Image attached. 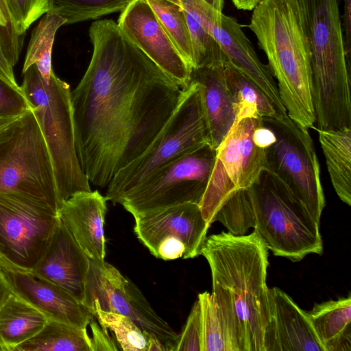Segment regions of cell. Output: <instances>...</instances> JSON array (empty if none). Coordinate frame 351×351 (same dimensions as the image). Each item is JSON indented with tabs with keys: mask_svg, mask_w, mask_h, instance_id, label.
I'll use <instances>...</instances> for the list:
<instances>
[{
	"mask_svg": "<svg viewBox=\"0 0 351 351\" xmlns=\"http://www.w3.org/2000/svg\"><path fill=\"white\" fill-rule=\"evenodd\" d=\"M12 292L0 267V306Z\"/></svg>",
	"mask_w": 351,
	"mask_h": 351,
	"instance_id": "obj_39",
	"label": "cell"
},
{
	"mask_svg": "<svg viewBox=\"0 0 351 351\" xmlns=\"http://www.w3.org/2000/svg\"><path fill=\"white\" fill-rule=\"evenodd\" d=\"M202 323V351H240L232 327L208 291L197 296Z\"/></svg>",
	"mask_w": 351,
	"mask_h": 351,
	"instance_id": "obj_27",
	"label": "cell"
},
{
	"mask_svg": "<svg viewBox=\"0 0 351 351\" xmlns=\"http://www.w3.org/2000/svg\"><path fill=\"white\" fill-rule=\"evenodd\" d=\"M182 58L192 69L194 59L182 0H146Z\"/></svg>",
	"mask_w": 351,
	"mask_h": 351,
	"instance_id": "obj_29",
	"label": "cell"
},
{
	"mask_svg": "<svg viewBox=\"0 0 351 351\" xmlns=\"http://www.w3.org/2000/svg\"><path fill=\"white\" fill-rule=\"evenodd\" d=\"M262 118L235 120L216 149L214 167L199 204L208 225L225 202L236 191L251 187L266 165L265 149L254 142L255 129Z\"/></svg>",
	"mask_w": 351,
	"mask_h": 351,
	"instance_id": "obj_11",
	"label": "cell"
},
{
	"mask_svg": "<svg viewBox=\"0 0 351 351\" xmlns=\"http://www.w3.org/2000/svg\"><path fill=\"white\" fill-rule=\"evenodd\" d=\"M84 304L131 319L143 331L158 337L166 350L174 351L178 334L154 310L140 289L113 265L89 259Z\"/></svg>",
	"mask_w": 351,
	"mask_h": 351,
	"instance_id": "obj_13",
	"label": "cell"
},
{
	"mask_svg": "<svg viewBox=\"0 0 351 351\" xmlns=\"http://www.w3.org/2000/svg\"><path fill=\"white\" fill-rule=\"evenodd\" d=\"M202 351L201 311L198 300L194 302L184 328L178 335L174 351Z\"/></svg>",
	"mask_w": 351,
	"mask_h": 351,
	"instance_id": "obj_33",
	"label": "cell"
},
{
	"mask_svg": "<svg viewBox=\"0 0 351 351\" xmlns=\"http://www.w3.org/2000/svg\"><path fill=\"white\" fill-rule=\"evenodd\" d=\"M14 351H92L86 329L49 319L43 328Z\"/></svg>",
	"mask_w": 351,
	"mask_h": 351,
	"instance_id": "obj_26",
	"label": "cell"
},
{
	"mask_svg": "<svg viewBox=\"0 0 351 351\" xmlns=\"http://www.w3.org/2000/svg\"><path fill=\"white\" fill-rule=\"evenodd\" d=\"M92 310L100 324L114 334L120 349L124 351H147V332L129 317L101 309L97 304Z\"/></svg>",
	"mask_w": 351,
	"mask_h": 351,
	"instance_id": "obj_31",
	"label": "cell"
},
{
	"mask_svg": "<svg viewBox=\"0 0 351 351\" xmlns=\"http://www.w3.org/2000/svg\"><path fill=\"white\" fill-rule=\"evenodd\" d=\"M21 116L0 117V135Z\"/></svg>",
	"mask_w": 351,
	"mask_h": 351,
	"instance_id": "obj_42",
	"label": "cell"
},
{
	"mask_svg": "<svg viewBox=\"0 0 351 351\" xmlns=\"http://www.w3.org/2000/svg\"><path fill=\"white\" fill-rule=\"evenodd\" d=\"M324 351L351 350V295L315 303L306 311Z\"/></svg>",
	"mask_w": 351,
	"mask_h": 351,
	"instance_id": "obj_22",
	"label": "cell"
},
{
	"mask_svg": "<svg viewBox=\"0 0 351 351\" xmlns=\"http://www.w3.org/2000/svg\"><path fill=\"white\" fill-rule=\"evenodd\" d=\"M92 330L90 337L92 351L97 350H119L117 344L112 339L108 329L100 324L95 317L91 319L89 324Z\"/></svg>",
	"mask_w": 351,
	"mask_h": 351,
	"instance_id": "obj_36",
	"label": "cell"
},
{
	"mask_svg": "<svg viewBox=\"0 0 351 351\" xmlns=\"http://www.w3.org/2000/svg\"><path fill=\"white\" fill-rule=\"evenodd\" d=\"M254 143L260 148L266 149L276 141L274 132L267 126L262 123L258 126L253 134Z\"/></svg>",
	"mask_w": 351,
	"mask_h": 351,
	"instance_id": "obj_38",
	"label": "cell"
},
{
	"mask_svg": "<svg viewBox=\"0 0 351 351\" xmlns=\"http://www.w3.org/2000/svg\"><path fill=\"white\" fill-rule=\"evenodd\" d=\"M264 351H324L306 312L278 287L269 288Z\"/></svg>",
	"mask_w": 351,
	"mask_h": 351,
	"instance_id": "obj_19",
	"label": "cell"
},
{
	"mask_svg": "<svg viewBox=\"0 0 351 351\" xmlns=\"http://www.w3.org/2000/svg\"><path fill=\"white\" fill-rule=\"evenodd\" d=\"M325 156L330 181L338 197L351 205V129L314 128Z\"/></svg>",
	"mask_w": 351,
	"mask_h": 351,
	"instance_id": "obj_24",
	"label": "cell"
},
{
	"mask_svg": "<svg viewBox=\"0 0 351 351\" xmlns=\"http://www.w3.org/2000/svg\"><path fill=\"white\" fill-rule=\"evenodd\" d=\"M147 351H164L166 348L162 342L156 336L147 332Z\"/></svg>",
	"mask_w": 351,
	"mask_h": 351,
	"instance_id": "obj_40",
	"label": "cell"
},
{
	"mask_svg": "<svg viewBox=\"0 0 351 351\" xmlns=\"http://www.w3.org/2000/svg\"><path fill=\"white\" fill-rule=\"evenodd\" d=\"M134 0H47L48 11L66 20V25L121 12Z\"/></svg>",
	"mask_w": 351,
	"mask_h": 351,
	"instance_id": "obj_30",
	"label": "cell"
},
{
	"mask_svg": "<svg viewBox=\"0 0 351 351\" xmlns=\"http://www.w3.org/2000/svg\"><path fill=\"white\" fill-rule=\"evenodd\" d=\"M212 8L200 17L202 27L220 46L227 62L255 83L271 101L276 113L287 114L276 82L267 65L261 62L237 20Z\"/></svg>",
	"mask_w": 351,
	"mask_h": 351,
	"instance_id": "obj_15",
	"label": "cell"
},
{
	"mask_svg": "<svg viewBox=\"0 0 351 351\" xmlns=\"http://www.w3.org/2000/svg\"><path fill=\"white\" fill-rule=\"evenodd\" d=\"M247 27L266 55L288 116L313 128L311 52L298 0H261Z\"/></svg>",
	"mask_w": 351,
	"mask_h": 351,
	"instance_id": "obj_4",
	"label": "cell"
},
{
	"mask_svg": "<svg viewBox=\"0 0 351 351\" xmlns=\"http://www.w3.org/2000/svg\"><path fill=\"white\" fill-rule=\"evenodd\" d=\"M224 76L232 97L235 120L278 114L271 101L262 90L227 62L224 65Z\"/></svg>",
	"mask_w": 351,
	"mask_h": 351,
	"instance_id": "obj_25",
	"label": "cell"
},
{
	"mask_svg": "<svg viewBox=\"0 0 351 351\" xmlns=\"http://www.w3.org/2000/svg\"><path fill=\"white\" fill-rule=\"evenodd\" d=\"M122 33L182 88L189 84V68L146 0H134L121 12Z\"/></svg>",
	"mask_w": 351,
	"mask_h": 351,
	"instance_id": "obj_14",
	"label": "cell"
},
{
	"mask_svg": "<svg viewBox=\"0 0 351 351\" xmlns=\"http://www.w3.org/2000/svg\"><path fill=\"white\" fill-rule=\"evenodd\" d=\"M30 108L22 90L0 78V117L20 116Z\"/></svg>",
	"mask_w": 351,
	"mask_h": 351,
	"instance_id": "obj_34",
	"label": "cell"
},
{
	"mask_svg": "<svg viewBox=\"0 0 351 351\" xmlns=\"http://www.w3.org/2000/svg\"><path fill=\"white\" fill-rule=\"evenodd\" d=\"M5 36L9 40L12 47L16 49L19 38L9 27H0V78L16 89H21L16 81L12 66L8 61L9 47Z\"/></svg>",
	"mask_w": 351,
	"mask_h": 351,
	"instance_id": "obj_35",
	"label": "cell"
},
{
	"mask_svg": "<svg viewBox=\"0 0 351 351\" xmlns=\"http://www.w3.org/2000/svg\"><path fill=\"white\" fill-rule=\"evenodd\" d=\"M88 34L92 58L71 93L75 147L89 182L105 188L153 143L184 88L134 45L114 21H96Z\"/></svg>",
	"mask_w": 351,
	"mask_h": 351,
	"instance_id": "obj_1",
	"label": "cell"
},
{
	"mask_svg": "<svg viewBox=\"0 0 351 351\" xmlns=\"http://www.w3.org/2000/svg\"><path fill=\"white\" fill-rule=\"evenodd\" d=\"M107 199L98 191H81L62 202L58 216L89 259L106 256L104 223Z\"/></svg>",
	"mask_w": 351,
	"mask_h": 351,
	"instance_id": "obj_20",
	"label": "cell"
},
{
	"mask_svg": "<svg viewBox=\"0 0 351 351\" xmlns=\"http://www.w3.org/2000/svg\"><path fill=\"white\" fill-rule=\"evenodd\" d=\"M310 52L313 128L351 129L350 58L339 0H298Z\"/></svg>",
	"mask_w": 351,
	"mask_h": 351,
	"instance_id": "obj_5",
	"label": "cell"
},
{
	"mask_svg": "<svg viewBox=\"0 0 351 351\" xmlns=\"http://www.w3.org/2000/svg\"><path fill=\"white\" fill-rule=\"evenodd\" d=\"M59 219L58 213L29 198L0 193V260L32 271Z\"/></svg>",
	"mask_w": 351,
	"mask_h": 351,
	"instance_id": "obj_12",
	"label": "cell"
},
{
	"mask_svg": "<svg viewBox=\"0 0 351 351\" xmlns=\"http://www.w3.org/2000/svg\"><path fill=\"white\" fill-rule=\"evenodd\" d=\"M66 25V20L58 14L47 12L32 31L27 47L23 73L35 65L41 77L49 82L53 73L51 54L58 29Z\"/></svg>",
	"mask_w": 351,
	"mask_h": 351,
	"instance_id": "obj_28",
	"label": "cell"
},
{
	"mask_svg": "<svg viewBox=\"0 0 351 351\" xmlns=\"http://www.w3.org/2000/svg\"><path fill=\"white\" fill-rule=\"evenodd\" d=\"M134 219V232L149 251L162 239H178L186 246L187 258L200 255L210 226L195 203L171 206Z\"/></svg>",
	"mask_w": 351,
	"mask_h": 351,
	"instance_id": "obj_16",
	"label": "cell"
},
{
	"mask_svg": "<svg viewBox=\"0 0 351 351\" xmlns=\"http://www.w3.org/2000/svg\"><path fill=\"white\" fill-rule=\"evenodd\" d=\"M212 276L211 294L234 317L241 351H264L269 321L268 249L258 233L212 234L200 251Z\"/></svg>",
	"mask_w": 351,
	"mask_h": 351,
	"instance_id": "obj_2",
	"label": "cell"
},
{
	"mask_svg": "<svg viewBox=\"0 0 351 351\" xmlns=\"http://www.w3.org/2000/svg\"><path fill=\"white\" fill-rule=\"evenodd\" d=\"M224 65L193 68L189 83L197 85L208 132L209 144L217 149L235 121Z\"/></svg>",
	"mask_w": 351,
	"mask_h": 351,
	"instance_id": "obj_21",
	"label": "cell"
},
{
	"mask_svg": "<svg viewBox=\"0 0 351 351\" xmlns=\"http://www.w3.org/2000/svg\"><path fill=\"white\" fill-rule=\"evenodd\" d=\"M49 318L12 292L0 306V351L14 349L38 332Z\"/></svg>",
	"mask_w": 351,
	"mask_h": 351,
	"instance_id": "obj_23",
	"label": "cell"
},
{
	"mask_svg": "<svg viewBox=\"0 0 351 351\" xmlns=\"http://www.w3.org/2000/svg\"><path fill=\"white\" fill-rule=\"evenodd\" d=\"M214 221L237 236L253 228L275 256L292 262L323 254L319 223L289 186L267 169L251 187L234 193Z\"/></svg>",
	"mask_w": 351,
	"mask_h": 351,
	"instance_id": "obj_3",
	"label": "cell"
},
{
	"mask_svg": "<svg viewBox=\"0 0 351 351\" xmlns=\"http://www.w3.org/2000/svg\"><path fill=\"white\" fill-rule=\"evenodd\" d=\"M5 280L16 295L55 319L86 329L94 311L68 291L31 271L2 267Z\"/></svg>",
	"mask_w": 351,
	"mask_h": 351,
	"instance_id": "obj_17",
	"label": "cell"
},
{
	"mask_svg": "<svg viewBox=\"0 0 351 351\" xmlns=\"http://www.w3.org/2000/svg\"><path fill=\"white\" fill-rule=\"evenodd\" d=\"M21 86L49 149L62 201L90 191V182L77 157L70 86L53 72L49 82L35 65L23 73Z\"/></svg>",
	"mask_w": 351,
	"mask_h": 351,
	"instance_id": "obj_6",
	"label": "cell"
},
{
	"mask_svg": "<svg viewBox=\"0 0 351 351\" xmlns=\"http://www.w3.org/2000/svg\"><path fill=\"white\" fill-rule=\"evenodd\" d=\"M2 27L10 28L8 18L0 9V27Z\"/></svg>",
	"mask_w": 351,
	"mask_h": 351,
	"instance_id": "obj_43",
	"label": "cell"
},
{
	"mask_svg": "<svg viewBox=\"0 0 351 351\" xmlns=\"http://www.w3.org/2000/svg\"><path fill=\"white\" fill-rule=\"evenodd\" d=\"M343 15L341 18L346 51L350 58L351 49V0H343Z\"/></svg>",
	"mask_w": 351,
	"mask_h": 351,
	"instance_id": "obj_37",
	"label": "cell"
},
{
	"mask_svg": "<svg viewBox=\"0 0 351 351\" xmlns=\"http://www.w3.org/2000/svg\"><path fill=\"white\" fill-rule=\"evenodd\" d=\"M215 158L216 149L206 143L154 171L119 204L134 217L182 204H199Z\"/></svg>",
	"mask_w": 351,
	"mask_h": 351,
	"instance_id": "obj_10",
	"label": "cell"
},
{
	"mask_svg": "<svg viewBox=\"0 0 351 351\" xmlns=\"http://www.w3.org/2000/svg\"><path fill=\"white\" fill-rule=\"evenodd\" d=\"M0 9L4 13V14L6 16V17L8 19V16L7 9L5 7V0H0Z\"/></svg>",
	"mask_w": 351,
	"mask_h": 351,
	"instance_id": "obj_44",
	"label": "cell"
},
{
	"mask_svg": "<svg viewBox=\"0 0 351 351\" xmlns=\"http://www.w3.org/2000/svg\"><path fill=\"white\" fill-rule=\"evenodd\" d=\"M209 143L200 95L190 82L176 110L150 146L118 171L107 186L106 198L114 204L168 162Z\"/></svg>",
	"mask_w": 351,
	"mask_h": 351,
	"instance_id": "obj_8",
	"label": "cell"
},
{
	"mask_svg": "<svg viewBox=\"0 0 351 351\" xmlns=\"http://www.w3.org/2000/svg\"><path fill=\"white\" fill-rule=\"evenodd\" d=\"M0 193L29 198L56 213L62 203L51 156L31 108L0 135Z\"/></svg>",
	"mask_w": 351,
	"mask_h": 351,
	"instance_id": "obj_7",
	"label": "cell"
},
{
	"mask_svg": "<svg viewBox=\"0 0 351 351\" xmlns=\"http://www.w3.org/2000/svg\"><path fill=\"white\" fill-rule=\"evenodd\" d=\"M5 266V264L0 260V267Z\"/></svg>",
	"mask_w": 351,
	"mask_h": 351,
	"instance_id": "obj_45",
	"label": "cell"
},
{
	"mask_svg": "<svg viewBox=\"0 0 351 351\" xmlns=\"http://www.w3.org/2000/svg\"><path fill=\"white\" fill-rule=\"evenodd\" d=\"M239 10H252L261 0H230Z\"/></svg>",
	"mask_w": 351,
	"mask_h": 351,
	"instance_id": "obj_41",
	"label": "cell"
},
{
	"mask_svg": "<svg viewBox=\"0 0 351 351\" xmlns=\"http://www.w3.org/2000/svg\"><path fill=\"white\" fill-rule=\"evenodd\" d=\"M89 258L59 217L47 247L32 271L84 304Z\"/></svg>",
	"mask_w": 351,
	"mask_h": 351,
	"instance_id": "obj_18",
	"label": "cell"
},
{
	"mask_svg": "<svg viewBox=\"0 0 351 351\" xmlns=\"http://www.w3.org/2000/svg\"><path fill=\"white\" fill-rule=\"evenodd\" d=\"M5 3L10 28L19 38L48 11L47 0H5Z\"/></svg>",
	"mask_w": 351,
	"mask_h": 351,
	"instance_id": "obj_32",
	"label": "cell"
},
{
	"mask_svg": "<svg viewBox=\"0 0 351 351\" xmlns=\"http://www.w3.org/2000/svg\"><path fill=\"white\" fill-rule=\"evenodd\" d=\"M276 136L266 152L265 169L282 180L319 223L325 206L320 167L308 128L288 114L262 118Z\"/></svg>",
	"mask_w": 351,
	"mask_h": 351,
	"instance_id": "obj_9",
	"label": "cell"
}]
</instances>
